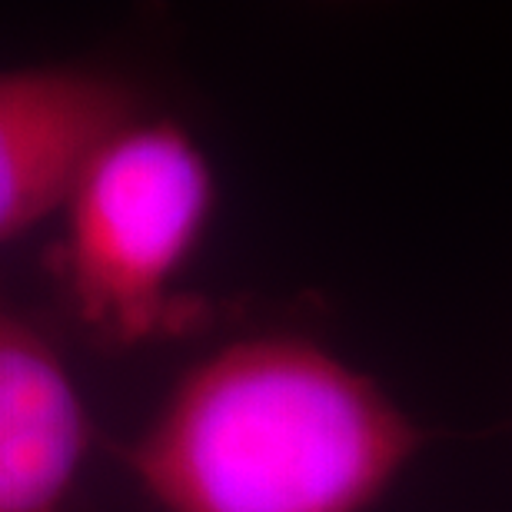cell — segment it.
I'll return each mask as SVG.
<instances>
[{
	"label": "cell",
	"instance_id": "6da1fadb",
	"mask_svg": "<svg viewBox=\"0 0 512 512\" xmlns=\"http://www.w3.org/2000/svg\"><path fill=\"white\" fill-rule=\"evenodd\" d=\"M423 433L366 376L300 336H250L183 376L124 449L167 512H363Z\"/></svg>",
	"mask_w": 512,
	"mask_h": 512
},
{
	"label": "cell",
	"instance_id": "7a4b0ae2",
	"mask_svg": "<svg viewBox=\"0 0 512 512\" xmlns=\"http://www.w3.org/2000/svg\"><path fill=\"white\" fill-rule=\"evenodd\" d=\"M57 273L100 340L140 346L203 313L177 293L213 210V170L173 120L137 117L100 143L64 200Z\"/></svg>",
	"mask_w": 512,
	"mask_h": 512
},
{
	"label": "cell",
	"instance_id": "3957f363",
	"mask_svg": "<svg viewBox=\"0 0 512 512\" xmlns=\"http://www.w3.org/2000/svg\"><path fill=\"white\" fill-rule=\"evenodd\" d=\"M137 117V90L110 70H0V247L64 207L94 150Z\"/></svg>",
	"mask_w": 512,
	"mask_h": 512
},
{
	"label": "cell",
	"instance_id": "277c9868",
	"mask_svg": "<svg viewBox=\"0 0 512 512\" xmlns=\"http://www.w3.org/2000/svg\"><path fill=\"white\" fill-rule=\"evenodd\" d=\"M90 449V416L57 350L0 303V512H57Z\"/></svg>",
	"mask_w": 512,
	"mask_h": 512
}]
</instances>
